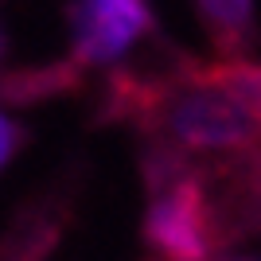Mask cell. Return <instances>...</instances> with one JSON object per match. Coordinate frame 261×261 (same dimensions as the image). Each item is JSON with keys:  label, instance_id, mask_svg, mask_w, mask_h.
I'll return each mask as SVG.
<instances>
[{"label": "cell", "instance_id": "6da1fadb", "mask_svg": "<svg viewBox=\"0 0 261 261\" xmlns=\"http://www.w3.org/2000/svg\"><path fill=\"white\" fill-rule=\"evenodd\" d=\"M160 129L175 152L191 156H234L261 141V121L215 70L172 90L160 109Z\"/></svg>", "mask_w": 261, "mask_h": 261}, {"label": "cell", "instance_id": "7a4b0ae2", "mask_svg": "<svg viewBox=\"0 0 261 261\" xmlns=\"http://www.w3.org/2000/svg\"><path fill=\"white\" fill-rule=\"evenodd\" d=\"M144 242L160 261H215L218 230L195 179H168L144 211Z\"/></svg>", "mask_w": 261, "mask_h": 261}, {"label": "cell", "instance_id": "3957f363", "mask_svg": "<svg viewBox=\"0 0 261 261\" xmlns=\"http://www.w3.org/2000/svg\"><path fill=\"white\" fill-rule=\"evenodd\" d=\"M148 0H70V55L86 70H113L152 35Z\"/></svg>", "mask_w": 261, "mask_h": 261}, {"label": "cell", "instance_id": "277c9868", "mask_svg": "<svg viewBox=\"0 0 261 261\" xmlns=\"http://www.w3.org/2000/svg\"><path fill=\"white\" fill-rule=\"evenodd\" d=\"M195 12L207 35L222 51H242L253 39V23H257V4L253 0H195Z\"/></svg>", "mask_w": 261, "mask_h": 261}, {"label": "cell", "instance_id": "5b68a950", "mask_svg": "<svg viewBox=\"0 0 261 261\" xmlns=\"http://www.w3.org/2000/svg\"><path fill=\"white\" fill-rule=\"evenodd\" d=\"M215 74L222 78V82L250 106L253 117L261 121V63H226V66H218Z\"/></svg>", "mask_w": 261, "mask_h": 261}, {"label": "cell", "instance_id": "8992f818", "mask_svg": "<svg viewBox=\"0 0 261 261\" xmlns=\"http://www.w3.org/2000/svg\"><path fill=\"white\" fill-rule=\"evenodd\" d=\"M23 141H28V133H23V121L0 106V172H4V168H8L16 156H20Z\"/></svg>", "mask_w": 261, "mask_h": 261}, {"label": "cell", "instance_id": "52a82bcc", "mask_svg": "<svg viewBox=\"0 0 261 261\" xmlns=\"http://www.w3.org/2000/svg\"><path fill=\"white\" fill-rule=\"evenodd\" d=\"M215 261H261V257H215Z\"/></svg>", "mask_w": 261, "mask_h": 261}, {"label": "cell", "instance_id": "ba28073f", "mask_svg": "<svg viewBox=\"0 0 261 261\" xmlns=\"http://www.w3.org/2000/svg\"><path fill=\"white\" fill-rule=\"evenodd\" d=\"M0 51H4V35H0Z\"/></svg>", "mask_w": 261, "mask_h": 261}]
</instances>
